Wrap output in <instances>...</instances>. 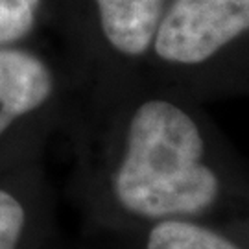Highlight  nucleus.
<instances>
[{
	"label": "nucleus",
	"mask_w": 249,
	"mask_h": 249,
	"mask_svg": "<svg viewBox=\"0 0 249 249\" xmlns=\"http://www.w3.org/2000/svg\"><path fill=\"white\" fill-rule=\"evenodd\" d=\"M201 157L196 122L174 104L146 102L131 118L127 150L115 176L118 201L151 220L203 211L218 196L220 181Z\"/></svg>",
	"instance_id": "obj_1"
},
{
	"label": "nucleus",
	"mask_w": 249,
	"mask_h": 249,
	"mask_svg": "<svg viewBox=\"0 0 249 249\" xmlns=\"http://www.w3.org/2000/svg\"><path fill=\"white\" fill-rule=\"evenodd\" d=\"M52 87V74L36 55L0 50V133L18 116L45 104Z\"/></svg>",
	"instance_id": "obj_3"
},
{
	"label": "nucleus",
	"mask_w": 249,
	"mask_h": 249,
	"mask_svg": "<svg viewBox=\"0 0 249 249\" xmlns=\"http://www.w3.org/2000/svg\"><path fill=\"white\" fill-rule=\"evenodd\" d=\"M148 249H238L218 232L194 223L166 220L155 225L148 238Z\"/></svg>",
	"instance_id": "obj_5"
},
{
	"label": "nucleus",
	"mask_w": 249,
	"mask_h": 249,
	"mask_svg": "<svg viewBox=\"0 0 249 249\" xmlns=\"http://www.w3.org/2000/svg\"><path fill=\"white\" fill-rule=\"evenodd\" d=\"M24 227V209L15 197L0 190V249H15Z\"/></svg>",
	"instance_id": "obj_7"
},
{
	"label": "nucleus",
	"mask_w": 249,
	"mask_h": 249,
	"mask_svg": "<svg viewBox=\"0 0 249 249\" xmlns=\"http://www.w3.org/2000/svg\"><path fill=\"white\" fill-rule=\"evenodd\" d=\"M107 41L125 55H142L151 46L164 0H96Z\"/></svg>",
	"instance_id": "obj_4"
},
{
	"label": "nucleus",
	"mask_w": 249,
	"mask_h": 249,
	"mask_svg": "<svg viewBox=\"0 0 249 249\" xmlns=\"http://www.w3.org/2000/svg\"><path fill=\"white\" fill-rule=\"evenodd\" d=\"M249 30V0H174L153 39L160 59L197 65Z\"/></svg>",
	"instance_id": "obj_2"
},
{
	"label": "nucleus",
	"mask_w": 249,
	"mask_h": 249,
	"mask_svg": "<svg viewBox=\"0 0 249 249\" xmlns=\"http://www.w3.org/2000/svg\"><path fill=\"white\" fill-rule=\"evenodd\" d=\"M41 0H0V45L24 37L34 26Z\"/></svg>",
	"instance_id": "obj_6"
}]
</instances>
